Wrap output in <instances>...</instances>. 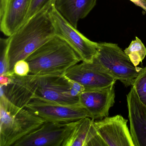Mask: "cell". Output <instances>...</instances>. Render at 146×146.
<instances>
[{
  "instance_id": "6da1fadb",
  "label": "cell",
  "mask_w": 146,
  "mask_h": 146,
  "mask_svg": "<svg viewBox=\"0 0 146 146\" xmlns=\"http://www.w3.org/2000/svg\"><path fill=\"white\" fill-rule=\"evenodd\" d=\"M54 1L31 18L9 36L7 54L9 66L6 76L14 74L13 69L17 61L25 60L37 48L56 36L49 14V10Z\"/></svg>"
},
{
  "instance_id": "7a4b0ae2",
  "label": "cell",
  "mask_w": 146,
  "mask_h": 146,
  "mask_svg": "<svg viewBox=\"0 0 146 146\" xmlns=\"http://www.w3.org/2000/svg\"><path fill=\"white\" fill-rule=\"evenodd\" d=\"M29 74L38 76L64 75L81 59L72 48L55 36L33 52L25 60Z\"/></svg>"
},
{
  "instance_id": "3957f363",
  "label": "cell",
  "mask_w": 146,
  "mask_h": 146,
  "mask_svg": "<svg viewBox=\"0 0 146 146\" xmlns=\"http://www.w3.org/2000/svg\"><path fill=\"white\" fill-rule=\"evenodd\" d=\"M0 110V146H13L46 121L26 108L16 106L1 93Z\"/></svg>"
},
{
  "instance_id": "277c9868",
  "label": "cell",
  "mask_w": 146,
  "mask_h": 146,
  "mask_svg": "<svg viewBox=\"0 0 146 146\" xmlns=\"http://www.w3.org/2000/svg\"><path fill=\"white\" fill-rule=\"evenodd\" d=\"M94 60L126 87L132 85L142 69L135 66L124 51L114 43H98L97 54Z\"/></svg>"
},
{
  "instance_id": "5b68a950",
  "label": "cell",
  "mask_w": 146,
  "mask_h": 146,
  "mask_svg": "<svg viewBox=\"0 0 146 146\" xmlns=\"http://www.w3.org/2000/svg\"><path fill=\"white\" fill-rule=\"evenodd\" d=\"M54 3L49 10V14L56 36L65 41L72 48L81 61L93 62L97 54L98 43L90 40L80 33L60 15Z\"/></svg>"
},
{
  "instance_id": "8992f818",
  "label": "cell",
  "mask_w": 146,
  "mask_h": 146,
  "mask_svg": "<svg viewBox=\"0 0 146 146\" xmlns=\"http://www.w3.org/2000/svg\"><path fill=\"white\" fill-rule=\"evenodd\" d=\"M25 108L46 121L69 123L90 118L88 111L80 103L65 105L34 98Z\"/></svg>"
},
{
  "instance_id": "52a82bcc",
  "label": "cell",
  "mask_w": 146,
  "mask_h": 146,
  "mask_svg": "<svg viewBox=\"0 0 146 146\" xmlns=\"http://www.w3.org/2000/svg\"><path fill=\"white\" fill-rule=\"evenodd\" d=\"M76 122L59 123L46 121L13 146H62Z\"/></svg>"
},
{
  "instance_id": "ba28073f",
  "label": "cell",
  "mask_w": 146,
  "mask_h": 146,
  "mask_svg": "<svg viewBox=\"0 0 146 146\" xmlns=\"http://www.w3.org/2000/svg\"><path fill=\"white\" fill-rule=\"evenodd\" d=\"M65 76L82 85L85 90L105 88L114 84L117 81L102 66L95 60L91 63L82 61L72 66Z\"/></svg>"
},
{
  "instance_id": "9c48e42d",
  "label": "cell",
  "mask_w": 146,
  "mask_h": 146,
  "mask_svg": "<svg viewBox=\"0 0 146 146\" xmlns=\"http://www.w3.org/2000/svg\"><path fill=\"white\" fill-rule=\"evenodd\" d=\"M71 80L64 74L40 76L34 98L65 105L79 104L71 94Z\"/></svg>"
},
{
  "instance_id": "30bf717a",
  "label": "cell",
  "mask_w": 146,
  "mask_h": 146,
  "mask_svg": "<svg viewBox=\"0 0 146 146\" xmlns=\"http://www.w3.org/2000/svg\"><path fill=\"white\" fill-rule=\"evenodd\" d=\"M8 76L10 82L7 85H1V93L16 106L25 108L35 96L40 76L30 74L21 76L13 74Z\"/></svg>"
},
{
  "instance_id": "8fae6325",
  "label": "cell",
  "mask_w": 146,
  "mask_h": 146,
  "mask_svg": "<svg viewBox=\"0 0 146 146\" xmlns=\"http://www.w3.org/2000/svg\"><path fill=\"white\" fill-rule=\"evenodd\" d=\"M127 122V119L117 115L94 121V124L106 146H134Z\"/></svg>"
},
{
  "instance_id": "7c38bea8",
  "label": "cell",
  "mask_w": 146,
  "mask_h": 146,
  "mask_svg": "<svg viewBox=\"0 0 146 146\" xmlns=\"http://www.w3.org/2000/svg\"><path fill=\"white\" fill-rule=\"evenodd\" d=\"M115 98L114 84L105 88L85 90L79 95V103L94 120L108 117Z\"/></svg>"
},
{
  "instance_id": "4fadbf2b",
  "label": "cell",
  "mask_w": 146,
  "mask_h": 146,
  "mask_svg": "<svg viewBox=\"0 0 146 146\" xmlns=\"http://www.w3.org/2000/svg\"><path fill=\"white\" fill-rule=\"evenodd\" d=\"M31 0H1L0 28L8 37L24 23Z\"/></svg>"
},
{
  "instance_id": "5bb4252c",
  "label": "cell",
  "mask_w": 146,
  "mask_h": 146,
  "mask_svg": "<svg viewBox=\"0 0 146 146\" xmlns=\"http://www.w3.org/2000/svg\"><path fill=\"white\" fill-rule=\"evenodd\" d=\"M130 131L134 146H146V106L132 87L126 96Z\"/></svg>"
},
{
  "instance_id": "9a60e30c",
  "label": "cell",
  "mask_w": 146,
  "mask_h": 146,
  "mask_svg": "<svg viewBox=\"0 0 146 146\" xmlns=\"http://www.w3.org/2000/svg\"><path fill=\"white\" fill-rule=\"evenodd\" d=\"M62 146H106L96 130L94 120L84 118L77 120Z\"/></svg>"
},
{
  "instance_id": "2e32d148",
  "label": "cell",
  "mask_w": 146,
  "mask_h": 146,
  "mask_svg": "<svg viewBox=\"0 0 146 146\" xmlns=\"http://www.w3.org/2000/svg\"><path fill=\"white\" fill-rule=\"evenodd\" d=\"M96 0H54V7L60 15L77 29L79 20L86 17Z\"/></svg>"
},
{
  "instance_id": "e0dca14e",
  "label": "cell",
  "mask_w": 146,
  "mask_h": 146,
  "mask_svg": "<svg viewBox=\"0 0 146 146\" xmlns=\"http://www.w3.org/2000/svg\"><path fill=\"white\" fill-rule=\"evenodd\" d=\"M132 64L137 66L146 56V48L140 39L136 36L129 46L124 50Z\"/></svg>"
},
{
  "instance_id": "ac0fdd59",
  "label": "cell",
  "mask_w": 146,
  "mask_h": 146,
  "mask_svg": "<svg viewBox=\"0 0 146 146\" xmlns=\"http://www.w3.org/2000/svg\"><path fill=\"white\" fill-rule=\"evenodd\" d=\"M132 86L140 101L146 106V66L141 69Z\"/></svg>"
},
{
  "instance_id": "d6986e66",
  "label": "cell",
  "mask_w": 146,
  "mask_h": 146,
  "mask_svg": "<svg viewBox=\"0 0 146 146\" xmlns=\"http://www.w3.org/2000/svg\"><path fill=\"white\" fill-rule=\"evenodd\" d=\"M10 43V38L0 40V75L6 76L8 72V50Z\"/></svg>"
},
{
  "instance_id": "ffe728a7",
  "label": "cell",
  "mask_w": 146,
  "mask_h": 146,
  "mask_svg": "<svg viewBox=\"0 0 146 146\" xmlns=\"http://www.w3.org/2000/svg\"><path fill=\"white\" fill-rule=\"evenodd\" d=\"M54 1V0H31L29 12L24 23Z\"/></svg>"
},
{
  "instance_id": "44dd1931",
  "label": "cell",
  "mask_w": 146,
  "mask_h": 146,
  "mask_svg": "<svg viewBox=\"0 0 146 146\" xmlns=\"http://www.w3.org/2000/svg\"><path fill=\"white\" fill-rule=\"evenodd\" d=\"M14 74L21 76H25L30 73V66L28 62L25 60H19L15 64L14 66Z\"/></svg>"
},
{
  "instance_id": "7402d4cb",
  "label": "cell",
  "mask_w": 146,
  "mask_h": 146,
  "mask_svg": "<svg viewBox=\"0 0 146 146\" xmlns=\"http://www.w3.org/2000/svg\"><path fill=\"white\" fill-rule=\"evenodd\" d=\"M71 80V94L73 97H79V95L85 90L84 87L80 84L75 81Z\"/></svg>"
},
{
  "instance_id": "603a6c76",
  "label": "cell",
  "mask_w": 146,
  "mask_h": 146,
  "mask_svg": "<svg viewBox=\"0 0 146 146\" xmlns=\"http://www.w3.org/2000/svg\"><path fill=\"white\" fill-rule=\"evenodd\" d=\"M10 81V78L9 76L4 75H1L0 76V84L1 86H5L7 85Z\"/></svg>"
},
{
  "instance_id": "cb8c5ba5",
  "label": "cell",
  "mask_w": 146,
  "mask_h": 146,
  "mask_svg": "<svg viewBox=\"0 0 146 146\" xmlns=\"http://www.w3.org/2000/svg\"><path fill=\"white\" fill-rule=\"evenodd\" d=\"M130 1L134 3L135 5H136L137 6L140 7L144 10L145 8H144V6H143L142 0H130Z\"/></svg>"
},
{
  "instance_id": "d4e9b609",
  "label": "cell",
  "mask_w": 146,
  "mask_h": 146,
  "mask_svg": "<svg viewBox=\"0 0 146 146\" xmlns=\"http://www.w3.org/2000/svg\"><path fill=\"white\" fill-rule=\"evenodd\" d=\"M143 2V6L145 7V10L144 11L146 13V0H142Z\"/></svg>"
}]
</instances>
